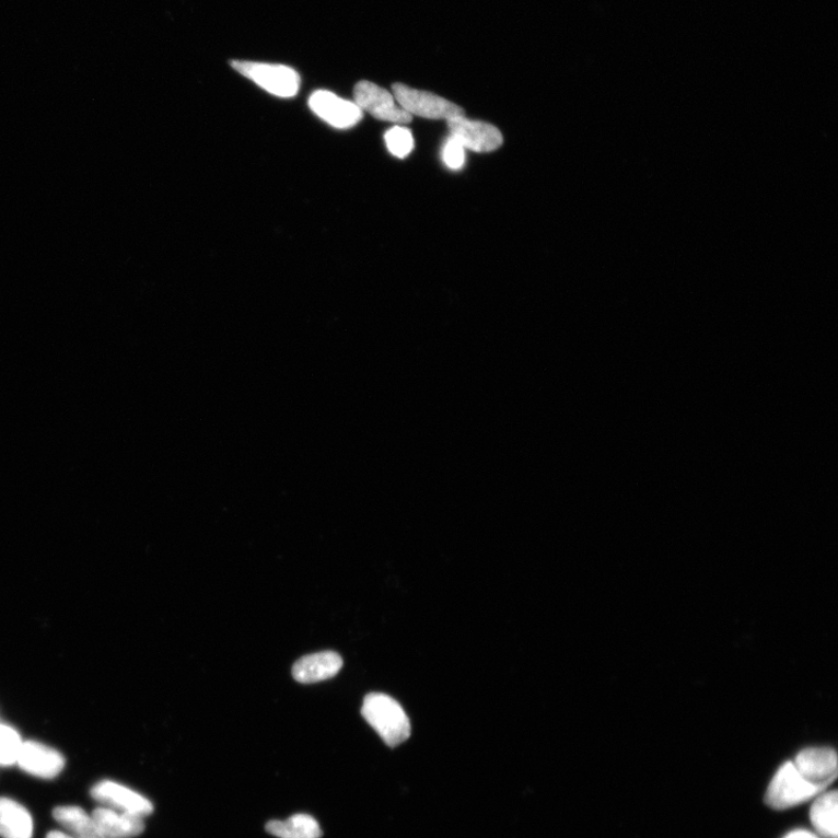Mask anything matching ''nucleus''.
<instances>
[{
    "instance_id": "1",
    "label": "nucleus",
    "mask_w": 838,
    "mask_h": 838,
    "mask_svg": "<svg viewBox=\"0 0 838 838\" xmlns=\"http://www.w3.org/2000/svg\"><path fill=\"white\" fill-rule=\"evenodd\" d=\"M361 714L392 748L410 737L411 726L408 715L403 706L389 696L369 695L363 700Z\"/></svg>"
},
{
    "instance_id": "2",
    "label": "nucleus",
    "mask_w": 838,
    "mask_h": 838,
    "mask_svg": "<svg viewBox=\"0 0 838 838\" xmlns=\"http://www.w3.org/2000/svg\"><path fill=\"white\" fill-rule=\"evenodd\" d=\"M231 66L271 95L291 98L299 94L301 78L293 68L254 61H232Z\"/></svg>"
},
{
    "instance_id": "3",
    "label": "nucleus",
    "mask_w": 838,
    "mask_h": 838,
    "mask_svg": "<svg viewBox=\"0 0 838 838\" xmlns=\"http://www.w3.org/2000/svg\"><path fill=\"white\" fill-rule=\"evenodd\" d=\"M822 794L800 776L793 761L781 765L770 782L765 804L769 807L783 811L801 804Z\"/></svg>"
},
{
    "instance_id": "4",
    "label": "nucleus",
    "mask_w": 838,
    "mask_h": 838,
    "mask_svg": "<svg viewBox=\"0 0 838 838\" xmlns=\"http://www.w3.org/2000/svg\"><path fill=\"white\" fill-rule=\"evenodd\" d=\"M392 90L397 104L412 117L449 121L465 116L461 106L428 91L414 89L403 83H395Z\"/></svg>"
},
{
    "instance_id": "5",
    "label": "nucleus",
    "mask_w": 838,
    "mask_h": 838,
    "mask_svg": "<svg viewBox=\"0 0 838 838\" xmlns=\"http://www.w3.org/2000/svg\"><path fill=\"white\" fill-rule=\"evenodd\" d=\"M354 103L375 119L395 124H409L412 116L400 107L388 90L370 81H360L354 86Z\"/></svg>"
},
{
    "instance_id": "6",
    "label": "nucleus",
    "mask_w": 838,
    "mask_h": 838,
    "mask_svg": "<svg viewBox=\"0 0 838 838\" xmlns=\"http://www.w3.org/2000/svg\"><path fill=\"white\" fill-rule=\"evenodd\" d=\"M793 763L800 776L819 793L837 779V754L834 749L807 748L800 752Z\"/></svg>"
},
{
    "instance_id": "7",
    "label": "nucleus",
    "mask_w": 838,
    "mask_h": 838,
    "mask_svg": "<svg viewBox=\"0 0 838 838\" xmlns=\"http://www.w3.org/2000/svg\"><path fill=\"white\" fill-rule=\"evenodd\" d=\"M91 796L104 807L141 817L150 816L154 812V806L149 798L113 780H103L96 783L91 790Z\"/></svg>"
},
{
    "instance_id": "8",
    "label": "nucleus",
    "mask_w": 838,
    "mask_h": 838,
    "mask_svg": "<svg viewBox=\"0 0 838 838\" xmlns=\"http://www.w3.org/2000/svg\"><path fill=\"white\" fill-rule=\"evenodd\" d=\"M447 124L452 137L466 150L491 153L499 150L503 143V137L494 125L469 120L465 116L453 118Z\"/></svg>"
},
{
    "instance_id": "9",
    "label": "nucleus",
    "mask_w": 838,
    "mask_h": 838,
    "mask_svg": "<svg viewBox=\"0 0 838 838\" xmlns=\"http://www.w3.org/2000/svg\"><path fill=\"white\" fill-rule=\"evenodd\" d=\"M309 106L325 123L339 130H348L362 119L361 108L330 91L318 90L310 96Z\"/></svg>"
},
{
    "instance_id": "10",
    "label": "nucleus",
    "mask_w": 838,
    "mask_h": 838,
    "mask_svg": "<svg viewBox=\"0 0 838 838\" xmlns=\"http://www.w3.org/2000/svg\"><path fill=\"white\" fill-rule=\"evenodd\" d=\"M16 764L20 768L36 778H57L66 767L63 756L50 746L40 742H24Z\"/></svg>"
},
{
    "instance_id": "11",
    "label": "nucleus",
    "mask_w": 838,
    "mask_h": 838,
    "mask_svg": "<svg viewBox=\"0 0 838 838\" xmlns=\"http://www.w3.org/2000/svg\"><path fill=\"white\" fill-rule=\"evenodd\" d=\"M342 667V659L337 652L323 651L307 654L293 666V677L301 684H316L331 679Z\"/></svg>"
},
{
    "instance_id": "12",
    "label": "nucleus",
    "mask_w": 838,
    "mask_h": 838,
    "mask_svg": "<svg viewBox=\"0 0 838 838\" xmlns=\"http://www.w3.org/2000/svg\"><path fill=\"white\" fill-rule=\"evenodd\" d=\"M91 816L104 838H133L144 831L143 817L135 814L102 806Z\"/></svg>"
},
{
    "instance_id": "13",
    "label": "nucleus",
    "mask_w": 838,
    "mask_h": 838,
    "mask_svg": "<svg viewBox=\"0 0 838 838\" xmlns=\"http://www.w3.org/2000/svg\"><path fill=\"white\" fill-rule=\"evenodd\" d=\"M33 831L30 811L13 799L0 796V837L32 838Z\"/></svg>"
},
{
    "instance_id": "14",
    "label": "nucleus",
    "mask_w": 838,
    "mask_h": 838,
    "mask_svg": "<svg viewBox=\"0 0 838 838\" xmlns=\"http://www.w3.org/2000/svg\"><path fill=\"white\" fill-rule=\"evenodd\" d=\"M268 834L279 838H321L317 819L309 814H295L287 819H272L266 825Z\"/></svg>"
},
{
    "instance_id": "15",
    "label": "nucleus",
    "mask_w": 838,
    "mask_h": 838,
    "mask_svg": "<svg viewBox=\"0 0 838 838\" xmlns=\"http://www.w3.org/2000/svg\"><path fill=\"white\" fill-rule=\"evenodd\" d=\"M837 811L838 794L837 791L825 792L814 801L810 817L811 823L823 838H837Z\"/></svg>"
},
{
    "instance_id": "16",
    "label": "nucleus",
    "mask_w": 838,
    "mask_h": 838,
    "mask_svg": "<svg viewBox=\"0 0 838 838\" xmlns=\"http://www.w3.org/2000/svg\"><path fill=\"white\" fill-rule=\"evenodd\" d=\"M53 817L66 830L78 838H104L91 814L78 806H60L53 811Z\"/></svg>"
},
{
    "instance_id": "17",
    "label": "nucleus",
    "mask_w": 838,
    "mask_h": 838,
    "mask_svg": "<svg viewBox=\"0 0 838 838\" xmlns=\"http://www.w3.org/2000/svg\"><path fill=\"white\" fill-rule=\"evenodd\" d=\"M23 741L15 729L0 723V767H12L20 757Z\"/></svg>"
},
{
    "instance_id": "18",
    "label": "nucleus",
    "mask_w": 838,
    "mask_h": 838,
    "mask_svg": "<svg viewBox=\"0 0 838 838\" xmlns=\"http://www.w3.org/2000/svg\"><path fill=\"white\" fill-rule=\"evenodd\" d=\"M386 143L389 152L396 158L404 159L414 150V138L405 127L395 126L386 133Z\"/></svg>"
},
{
    "instance_id": "19",
    "label": "nucleus",
    "mask_w": 838,
    "mask_h": 838,
    "mask_svg": "<svg viewBox=\"0 0 838 838\" xmlns=\"http://www.w3.org/2000/svg\"><path fill=\"white\" fill-rule=\"evenodd\" d=\"M443 159L449 168L453 171L461 170L465 163L464 146L457 139L451 137L445 144Z\"/></svg>"
},
{
    "instance_id": "20",
    "label": "nucleus",
    "mask_w": 838,
    "mask_h": 838,
    "mask_svg": "<svg viewBox=\"0 0 838 838\" xmlns=\"http://www.w3.org/2000/svg\"><path fill=\"white\" fill-rule=\"evenodd\" d=\"M783 838H819V837L808 830L798 829V830L791 831Z\"/></svg>"
},
{
    "instance_id": "21",
    "label": "nucleus",
    "mask_w": 838,
    "mask_h": 838,
    "mask_svg": "<svg viewBox=\"0 0 838 838\" xmlns=\"http://www.w3.org/2000/svg\"><path fill=\"white\" fill-rule=\"evenodd\" d=\"M46 838H78V837L71 836L70 834L66 831L53 830L48 833Z\"/></svg>"
}]
</instances>
